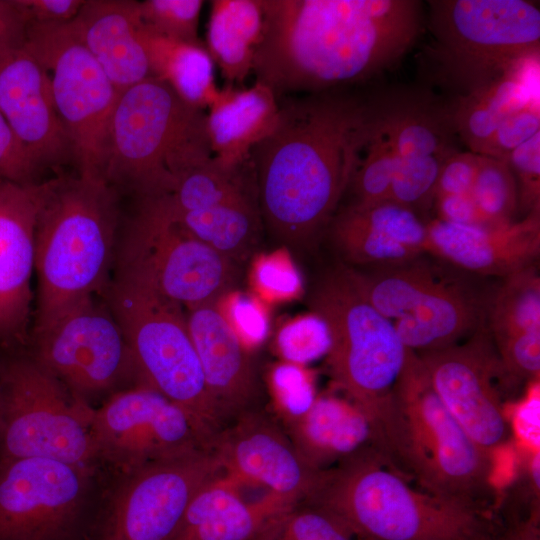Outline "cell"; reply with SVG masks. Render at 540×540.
<instances>
[{
  "label": "cell",
  "instance_id": "6da1fadb",
  "mask_svg": "<svg viewBox=\"0 0 540 540\" xmlns=\"http://www.w3.org/2000/svg\"><path fill=\"white\" fill-rule=\"evenodd\" d=\"M375 103L316 93L279 105L252 150L261 218L288 244H305L333 217L372 134Z\"/></svg>",
  "mask_w": 540,
  "mask_h": 540
},
{
  "label": "cell",
  "instance_id": "7a4b0ae2",
  "mask_svg": "<svg viewBox=\"0 0 540 540\" xmlns=\"http://www.w3.org/2000/svg\"><path fill=\"white\" fill-rule=\"evenodd\" d=\"M256 81L278 94L322 91L377 74L421 28L414 0H262Z\"/></svg>",
  "mask_w": 540,
  "mask_h": 540
},
{
  "label": "cell",
  "instance_id": "3957f363",
  "mask_svg": "<svg viewBox=\"0 0 540 540\" xmlns=\"http://www.w3.org/2000/svg\"><path fill=\"white\" fill-rule=\"evenodd\" d=\"M119 224V192L100 179L46 180L35 232L33 333L92 296L106 294Z\"/></svg>",
  "mask_w": 540,
  "mask_h": 540
},
{
  "label": "cell",
  "instance_id": "277c9868",
  "mask_svg": "<svg viewBox=\"0 0 540 540\" xmlns=\"http://www.w3.org/2000/svg\"><path fill=\"white\" fill-rule=\"evenodd\" d=\"M303 502L339 519L357 540H494L485 508L412 486L378 451L321 471Z\"/></svg>",
  "mask_w": 540,
  "mask_h": 540
},
{
  "label": "cell",
  "instance_id": "5b68a950",
  "mask_svg": "<svg viewBox=\"0 0 540 540\" xmlns=\"http://www.w3.org/2000/svg\"><path fill=\"white\" fill-rule=\"evenodd\" d=\"M383 455L419 488L485 507L493 489L494 458L463 430L410 350L380 429Z\"/></svg>",
  "mask_w": 540,
  "mask_h": 540
},
{
  "label": "cell",
  "instance_id": "8992f818",
  "mask_svg": "<svg viewBox=\"0 0 540 540\" xmlns=\"http://www.w3.org/2000/svg\"><path fill=\"white\" fill-rule=\"evenodd\" d=\"M206 113L150 77L120 93L108 134L103 181L138 199L170 193L212 158Z\"/></svg>",
  "mask_w": 540,
  "mask_h": 540
},
{
  "label": "cell",
  "instance_id": "52a82bcc",
  "mask_svg": "<svg viewBox=\"0 0 540 540\" xmlns=\"http://www.w3.org/2000/svg\"><path fill=\"white\" fill-rule=\"evenodd\" d=\"M140 379L187 411L211 445L222 425L191 340L185 308L141 273L117 265L105 294Z\"/></svg>",
  "mask_w": 540,
  "mask_h": 540
},
{
  "label": "cell",
  "instance_id": "ba28073f",
  "mask_svg": "<svg viewBox=\"0 0 540 540\" xmlns=\"http://www.w3.org/2000/svg\"><path fill=\"white\" fill-rule=\"evenodd\" d=\"M313 313L327 324V365L344 396L380 429L409 349L392 323L355 288L345 268L329 273L310 300Z\"/></svg>",
  "mask_w": 540,
  "mask_h": 540
},
{
  "label": "cell",
  "instance_id": "9c48e42d",
  "mask_svg": "<svg viewBox=\"0 0 540 540\" xmlns=\"http://www.w3.org/2000/svg\"><path fill=\"white\" fill-rule=\"evenodd\" d=\"M93 408L33 357L0 363V461L27 457L87 467Z\"/></svg>",
  "mask_w": 540,
  "mask_h": 540
},
{
  "label": "cell",
  "instance_id": "30bf717a",
  "mask_svg": "<svg viewBox=\"0 0 540 540\" xmlns=\"http://www.w3.org/2000/svg\"><path fill=\"white\" fill-rule=\"evenodd\" d=\"M23 45L50 76L76 173L103 180L110 122L120 93L67 23H27Z\"/></svg>",
  "mask_w": 540,
  "mask_h": 540
},
{
  "label": "cell",
  "instance_id": "8fae6325",
  "mask_svg": "<svg viewBox=\"0 0 540 540\" xmlns=\"http://www.w3.org/2000/svg\"><path fill=\"white\" fill-rule=\"evenodd\" d=\"M439 56L471 91L539 53L540 11L523 0L429 1Z\"/></svg>",
  "mask_w": 540,
  "mask_h": 540
},
{
  "label": "cell",
  "instance_id": "7c38bea8",
  "mask_svg": "<svg viewBox=\"0 0 540 540\" xmlns=\"http://www.w3.org/2000/svg\"><path fill=\"white\" fill-rule=\"evenodd\" d=\"M138 200L117 265L141 273L185 309L218 303L235 283L236 262L189 234L159 197Z\"/></svg>",
  "mask_w": 540,
  "mask_h": 540
},
{
  "label": "cell",
  "instance_id": "4fadbf2b",
  "mask_svg": "<svg viewBox=\"0 0 540 540\" xmlns=\"http://www.w3.org/2000/svg\"><path fill=\"white\" fill-rule=\"evenodd\" d=\"M123 475L89 540H171L192 499L223 471L213 451L200 450Z\"/></svg>",
  "mask_w": 540,
  "mask_h": 540
},
{
  "label": "cell",
  "instance_id": "5bb4252c",
  "mask_svg": "<svg viewBox=\"0 0 540 540\" xmlns=\"http://www.w3.org/2000/svg\"><path fill=\"white\" fill-rule=\"evenodd\" d=\"M97 459L122 474L200 450L211 442L194 418L155 389L139 383L114 393L93 409Z\"/></svg>",
  "mask_w": 540,
  "mask_h": 540
},
{
  "label": "cell",
  "instance_id": "9a60e30c",
  "mask_svg": "<svg viewBox=\"0 0 540 540\" xmlns=\"http://www.w3.org/2000/svg\"><path fill=\"white\" fill-rule=\"evenodd\" d=\"M86 471L41 457L0 461V540H89Z\"/></svg>",
  "mask_w": 540,
  "mask_h": 540
},
{
  "label": "cell",
  "instance_id": "2e32d148",
  "mask_svg": "<svg viewBox=\"0 0 540 540\" xmlns=\"http://www.w3.org/2000/svg\"><path fill=\"white\" fill-rule=\"evenodd\" d=\"M102 301L86 298L33 333V358L83 400L137 375L123 330Z\"/></svg>",
  "mask_w": 540,
  "mask_h": 540
},
{
  "label": "cell",
  "instance_id": "e0dca14e",
  "mask_svg": "<svg viewBox=\"0 0 540 540\" xmlns=\"http://www.w3.org/2000/svg\"><path fill=\"white\" fill-rule=\"evenodd\" d=\"M437 396L468 436L494 455L508 441L499 384L508 379L483 323L462 344L417 353Z\"/></svg>",
  "mask_w": 540,
  "mask_h": 540
},
{
  "label": "cell",
  "instance_id": "ac0fdd59",
  "mask_svg": "<svg viewBox=\"0 0 540 540\" xmlns=\"http://www.w3.org/2000/svg\"><path fill=\"white\" fill-rule=\"evenodd\" d=\"M376 126L396 164L388 200L418 214L428 210L443 164L458 152L450 109L424 98L391 99L376 104Z\"/></svg>",
  "mask_w": 540,
  "mask_h": 540
},
{
  "label": "cell",
  "instance_id": "d6986e66",
  "mask_svg": "<svg viewBox=\"0 0 540 540\" xmlns=\"http://www.w3.org/2000/svg\"><path fill=\"white\" fill-rule=\"evenodd\" d=\"M212 451L234 486L258 485L291 505L309 497L321 473L302 459L278 414L269 408L222 429Z\"/></svg>",
  "mask_w": 540,
  "mask_h": 540
},
{
  "label": "cell",
  "instance_id": "ffe728a7",
  "mask_svg": "<svg viewBox=\"0 0 540 540\" xmlns=\"http://www.w3.org/2000/svg\"><path fill=\"white\" fill-rule=\"evenodd\" d=\"M0 111L38 172L73 164L50 76L23 43L0 46Z\"/></svg>",
  "mask_w": 540,
  "mask_h": 540
},
{
  "label": "cell",
  "instance_id": "44dd1931",
  "mask_svg": "<svg viewBox=\"0 0 540 540\" xmlns=\"http://www.w3.org/2000/svg\"><path fill=\"white\" fill-rule=\"evenodd\" d=\"M185 313L222 429L243 415L267 409L269 402L254 359L218 303L185 309Z\"/></svg>",
  "mask_w": 540,
  "mask_h": 540
},
{
  "label": "cell",
  "instance_id": "7402d4cb",
  "mask_svg": "<svg viewBox=\"0 0 540 540\" xmlns=\"http://www.w3.org/2000/svg\"><path fill=\"white\" fill-rule=\"evenodd\" d=\"M46 180L0 179V343L25 339L33 293L35 232Z\"/></svg>",
  "mask_w": 540,
  "mask_h": 540
},
{
  "label": "cell",
  "instance_id": "603a6c76",
  "mask_svg": "<svg viewBox=\"0 0 540 540\" xmlns=\"http://www.w3.org/2000/svg\"><path fill=\"white\" fill-rule=\"evenodd\" d=\"M426 252L465 270L506 277L534 265L540 254V211L498 226L426 222Z\"/></svg>",
  "mask_w": 540,
  "mask_h": 540
},
{
  "label": "cell",
  "instance_id": "cb8c5ba5",
  "mask_svg": "<svg viewBox=\"0 0 540 540\" xmlns=\"http://www.w3.org/2000/svg\"><path fill=\"white\" fill-rule=\"evenodd\" d=\"M331 228L335 245L353 264L391 267L426 252V222L414 210L391 200L353 202L335 216Z\"/></svg>",
  "mask_w": 540,
  "mask_h": 540
},
{
  "label": "cell",
  "instance_id": "d4e9b609",
  "mask_svg": "<svg viewBox=\"0 0 540 540\" xmlns=\"http://www.w3.org/2000/svg\"><path fill=\"white\" fill-rule=\"evenodd\" d=\"M138 2L85 0L67 22L119 93L152 77L140 28Z\"/></svg>",
  "mask_w": 540,
  "mask_h": 540
},
{
  "label": "cell",
  "instance_id": "484cf974",
  "mask_svg": "<svg viewBox=\"0 0 540 540\" xmlns=\"http://www.w3.org/2000/svg\"><path fill=\"white\" fill-rule=\"evenodd\" d=\"M278 417L299 455L315 470L371 451L382 454L372 422L345 396L323 394L303 412Z\"/></svg>",
  "mask_w": 540,
  "mask_h": 540
},
{
  "label": "cell",
  "instance_id": "4316f807",
  "mask_svg": "<svg viewBox=\"0 0 540 540\" xmlns=\"http://www.w3.org/2000/svg\"><path fill=\"white\" fill-rule=\"evenodd\" d=\"M539 106V53L468 91L451 112L456 134L472 150L483 155L500 125L514 113Z\"/></svg>",
  "mask_w": 540,
  "mask_h": 540
},
{
  "label": "cell",
  "instance_id": "83f0119b",
  "mask_svg": "<svg viewBox=\"0 0 540 540\" xmlns=\"http://www.w3.org/2000/svg\"><path fill=\"white\" fill-rule=\"evenodd\" d=\"M207 109L213 157L226 167H239L251 160L253 148L274 128L279 103L271 88L256 81L247 88L220 89Z\"/></svg>",
  "mask_w": 540,
  "mask_h": 540
},
{
  "label": "cell",
  "instance_id": "f1b7e54d",
  "mask_svg": "<svg viewBox=\"0 0 540 540\" xmlns=\"http://www.w3.org/2000/svg\"><path fill=\"white\" fill-rule=\"evenodd\" d=\"M288 506L270 493L246 501L223 476L196 494L171 540H251L269 517Z\"/></svg>",
  "mask_w": 540,
  "mask_h": 540
},
{
  "label": "cell",
  "instance_id": "f546056e",
  "mask_svg": "<svg viewBox=\"0 0 540 540\" xmlns=\"http://www.w3.org/2000/svg\"><path fill=\"white\" fill-rule=\"evenodd\" d=\"M480 302L463 286L439 280L405 316L392 323L406 348L423 353L457 343L483 322Z\"/></svg>",
  "mask_w": 540,
  "mask_h": 540
},
{
  "label": "cell",
  "instance_id": "4dcf8cb0",
  "mask_svg": "<svg viewBox=\"0 0 540 540\" xmlns=\"http://www.w3.org/2000/svg\"><path fill=\"white\" fill-rule=\"evenodd\" d=\"M263 28L262 0L211 1L206 49L229 83H242L252 72Z\"/></svg>",
  "mask_w": 540,
  "mask_h": 540
},
{
  "label": "cell",
  "instance_id": "1f68e13d",
  "mask_svg": "<svg viewBox=\"0 0 540 540\" xmlns=\"http://www.w3.org/2000/svg\"><path fill=\"white\" fill-rule=\"evenodd\" d=\"M140 34L152 77L167 83L186 102L208 108L220 89L215 84V63L206 47L156 35L143 24Z\"/></svg>",
  "mask_w": 540,
  "mask_h": 540
},
{
  "label": "cell",
  "instance_id": "d6a6232c",
  "mask_svg": "<svg viewBox=\"0 0 540 540\" xmlns=\"http://www.w3.org/2000/svg\"><path fill=\"white\" fill-rule=\"evenodd\" d=\"M156 197L189 234L235 262L246 257L256 243L262 218L258 198L250 191L194 211H174Z\"/></svg>",
  "mask_w": 540,
  "mask_h": 540
},
{
  "label": "cell",
  "instance_id": "836d02e7",
  "mask_svg": "<svg viewBox=\"0 0 540 540\" xmlns=\"http://www.w3.org/2000/svg\"><path fill=\"white\" fill-rule=\"evenodd\" d=\"M344 268L360 294L391 323L413 309L440 280L417 259L370 273Z\"/></svg>",
  "mask_w": 540,
  "mask_h": 540
},
{
  "label": "cell",
  "instance_id": "e575fe53",
  "mask_svg": "<svg viewBox=\"0 0 540 540\" xmlns=\"http://www.w3.org/2000/svg\"><path fill=\"white\" fill-rule=\"evenodd\" d=\"M487 311V329L494 344L520 334L540 332V277L535 266L504 277Z\"/></svg>",
  "mask_w": 540,
  "mask_h": 540
},
{
  "label": "cell",
  "instance_id": "d590c367",
  "mask_svg": "<svg viewBox=\"0 0 540 540\" xmlns=\"http://www.w3.org/2000/svg\"><path fill=\"white\" fill-rule=\"evenodd\" d=\"M251 160L239 167H226L214 157L181 176L170 193L160 196L174 211L201 210L249 190L245 172Z\"/></svg>",
  "mask_w": 540,
  "mask_h": 540
},
{
  "label": "cell",
  "instance_id": "8d00e7d4",
  "mask_svg": "<svg viewBox=\"0 0 540 540\" xmlns=\"http://www.w3.org/2000/svg\"><path fill=\"white\" fill-rule=\"evenodd\" d=\"M251 540H357L328 511L305 502L288 506L269 517Z\"/></svg>",
  "mask_w": 540,
  "mask_h": 540
},
{
  "label": "cell",
  "instance_id": "74e56055",
  "mask_svg": "<svg viewBox=\"0 0 540 540\" xmlns=\"http://www.w3.org/2000/svg\"><path fill=\"white\" fill-rule=\"evenodd\" d=\"M470 195L489 226L512 222L518 207V190L515 177L505 161L479 155Z\"/></svg>",
  "mask_w": 540,
  "mask_h": 540
},
{
  "label": "cell",
  "instance_id": "f35d334b",
  "mask_svg": "<svg viewBox=\"0 0 540 540\" xmlns=\"http://www.w3.org/2000/svg\"><path fill=\"white\" fill-rule=\"evenodd\" d=\"M395 167L392 149L376 126L375 104L372 134L350 184L355 194L354 203L370 204L388 200Z\"/></svg>",
  "mask_w": 540,
  "mask_h": 540
},
{
  "label": "cell",
  "instance_id": "ab89813d",
  "mask_svg": "<svg viewBox=\"0 0 540 540\" xmlns=\"http://www.w3.org/2000/svg\"><path fill=\"white\" fill-rule=\"evenodd\" d=\"M202 0H145L138 2L140 19L150 32L177 41L201 43L198 37Z\"/></svg>",
  "mask_w": 540,
  "mask_h": 540
},
{
  "label": "cell",
  "instance_id": "60d3db41",
  "mask_svg": "<svg viewBox=\"0 0 540 540\" xmlns=\"http://www.w3.org/2000/svg\"><path fill=\"white\" fill-rule=\"evenodd\" d=\"M330 344L328 326L315 313L287 323L277 335L280 353L292 363H307L327 355Z\"/></svg>",
  "mask_w": 540,
  "mask_h": 540
},
{
  "label": "cell",
  "instance_id": "b9f144b4",
  "mask_svg": "<svg viewBox=\"0 0 540 540\" xmlns=\"http://www.w3.org/2000/svg\"><path fill=\"white\" fill-rule=\"evenodd\" d=\"M505 162L516 180L518 205L527 214L540 211V132L514 149Z\"/></svg>",
  "mask_w": 540,
  "mask_h": 540
},
{
  "label": "cell",
  "instance_id": "7bdbcfd3",
  "mask_svg": "<svg viewBox=\"0 0 540 540\" xmlns=\"http://www.w3.org/2000/svg\"><path fill=\"white\" fill-rule=\"evenodd\" d=\"M253 280L261 294L275 300L293 298L302 289L297 268L281 253L261 257L253 268Z\"/></svg>",
  "mask_w": 540,
  "mask_h": 540
},
{
  "label": "cell",
  "instance_id": "ee69618b",
  "mask_svg": "<svg viewBox=\"0 0 540 540\" xmlns=\"http://www.w3.org/2000/svg\"><path fill=\"white\" fill-rule=\"evenodd\" d=\"M540 132L539 106L509 116L496 130L483 155L505 161L518 146Z\"/></svg>",
  "mask_w": 540,
  "mask_h": 540
},
{
  "label": "cell",
  "instance_id": "f6af8a7d",
  "mask_svg": "<svg viewBox=\"0 0 540 540\" xmlns=\"http://www.w3.org/2000/svg\"><path fill=\"white\" fill-rule=\"evenodd\" d=\"M38 173L0 111V179L30 184Z\"/></svg>",
  "mask_w": 540,
  "mask_h": 540
},
{
  "label": "cell",
  "instance_id": "bcb514c9",
  "mask_svg": "<svg viewBox=\"0 0 540 540\" xmlns=\"http://www.w3.org/2000/svg\"><path fill=\"white\" fill-rule=\"evenodd\" d=\"M478 166L479 154L458 151L450 156L439 173L435 198L444 195L470 194Z\"/></svg>",
  "mask_w": 540,
  "mask_h": 540
},
{
  "label": "cell",
  "instance_id": "7dc6e473",
  "mask_svg": "<svg viewBox=\"0 0 540 540\" xmlns=\"http://www.w3.org/2000/svg\"><path fill=\"white\" fill-rule=\"evenodd\" d=\"M273 384L284 407L289 408L285 413L290 411L293 398L295 407L292 414L303 412L315 399L310 380L302 369L294 364L277 367L273 373Z\"/></svg>",
  "mask_w": 540,
  "mask_h": 540
},
{
  "label": "cell",
  "instance_id": "c3c4849f",
  "mask_svg": "<svg viewBox=\"0 0 540 540\" xmlns=\"http://www.w3.org/2000/svg\"><path fill=\"white\" fill-rule=\"evenodd\" d=\"M513 427L519 439L539 450L540 383L529 382L524 398L514 408Z\"/></svg>",
  "mask_w": 540,
  "mask_h": 540
},
{
  "label": "cell",
  "instance_id": "681fc988",
  "mask_svg": "<svg viewBox=\"0 0 540 540\" xmlns=\"http://www.w3.org/2000/svg\"><path fill=\"white\" fill-rule=\"evenodd\" d=\"M85 0H17L27 23L59 24L72 20Z\"/></svg>",
  "mask_w": 540,
  "mask_h": 540
},
{
  "label": "cell",
  "instance_id": "f907efd6",
  "mask_svg": "<svg viewBox=\"0 0 540 540\" xmlns=\"http://www.w3.org/2000/svg\"><path fill=\"white\" fill-rule=\"evenodd\" d=\"M229 323L240 338L251 339L256 342L266 333L267 322L265 315L258 305L250 299L237 297L229 306Z\"/></svg>",
  "mask_w": 540,
  "mask_h": 540
},
{
  "label": "cell",
  "instance_id": "816d5d0a",
  "mask_svg": "<svg viewBox=\"0 0 540 540\" xmlns=\"http://www.w3.org/2000/svg\"><path fill=\"white\" fill-rule=\"evenodd\" d=\"M434 205L440 220L461 225L489 226L470 194L439 196L435 198Z\"/></svg>",
  "mask_w": 540,
  "mask_h": 540
},
{
  "label": "cell",
  "instance_id": "f5cc1de1",
  "mask_svg": "<svg viewBox=\"0 0 540 540\" xmlns=\"http://www.w3.org/2000/svg\"><path fill=\"white\" fill-rule=\"evenodd\" d=\"M26 25L17 0H0V46L22 44Z\"/></svg>",
  "mask_w": 540,
  "mask_h": 540
},
{
  "label": "cell",
  "instance_id": "db71d44e",
  "mask_svg": "<svg viewBox=\"0 0 540 540\" xmlns=\"http://www.w3.org/2000/svg\"><path fill=\"white\" fill-rule=\"evenodd\" d=\"M494 540H540L539 506H534L525 520L501 528Z\"/></svg>",
  "mask_w": 540,
  "mask_h": 540
}]
</instances>
